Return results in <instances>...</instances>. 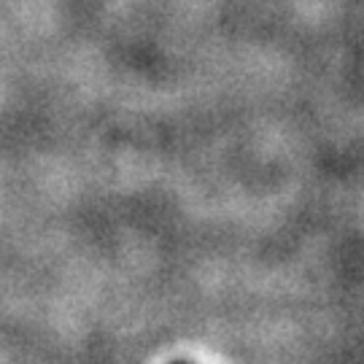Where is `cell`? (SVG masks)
I'll return each mask as SVG.
<instances>
[{
	"label": "cell",
	"instance_id": "6da1fadb",
	"mask_svg": "<svg viewBox=\"0 0 364 364\" xmlns=\"http://www.w3.org/2000/svg\"><path fill=\"white\" fill-rule=\"evenodd\" d=\"M176 364H186V362H176Z\"/></svg>",
	"mask_w": 364,
	"mask_h": 364
}]
</instances>
